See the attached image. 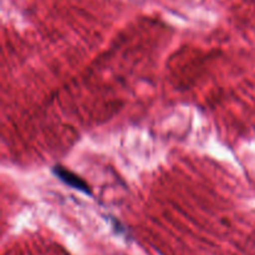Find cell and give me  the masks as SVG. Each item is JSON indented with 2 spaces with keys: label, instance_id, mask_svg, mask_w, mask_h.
<instances>
[{
  "label": "cell",
  "instance_id": "cell-1",
  "mask_svg": "<svg viewBox=\"0 0 255 255\" xmlns=\"http://www.w3.org/2000/svg\"><path fill=\"white\" fill-rule=\"evenodd\" d=\"M52 173H54L60 181L64 182L66 186L77 189V191L82 192V193L87 194V196H91L92 194L89 184H87L81 177H79L77 174H75L74 172L66 169L65 167L59 166V164H57V166H55L54 168H52Z\"/></svg>",
  "mask_w": 255,
  "mask_h": 255
}]
</instances>
